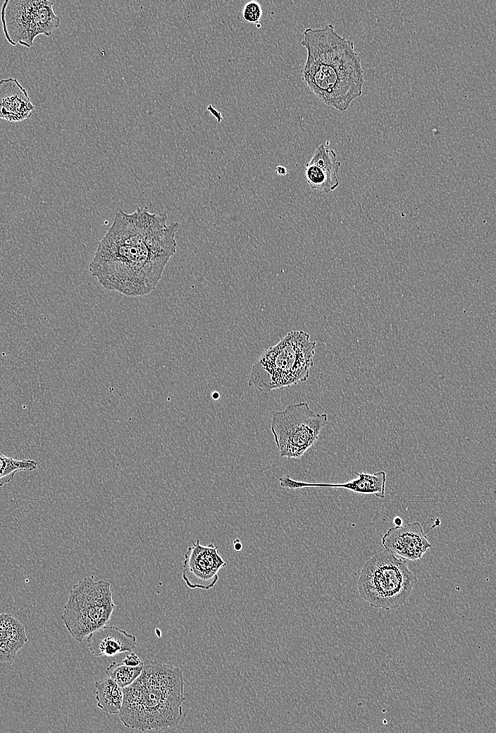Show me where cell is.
<instances>
[{"label": "cell", "instance_id": "10", "mask_svg": "<svg viewBox=\"0 0 496 733\" xmlns=\"http://www.w3.org/2000/svg\"><path fill=\"white\" fill-rule=\"evenodd\" d=\"M440 524V520L436 518L426 531L418 522L390 527L383 535L381 543L385 550L405 560H419L432 546L427 534Z\"/></svg>", "mask_w": 496, "mask_h": 733}, {"label": "cell", "instance_id": "11", "mask_svg": "<svg viewBox=\"0 0 496 733\" xmlns=\"http://www.w3.org/2000/svg\"><path fill=\"white\" fill-rule=\"evenodd\" d=\"M340 166L335 151L321 144L305 165L307 183L314 190L326 193L334 191L340 184L337 174Z\"/></svg>", "mask_w": 496, "mask_h": 733}, {"label": "cell", "instance_id": "7", "mask_svg": "<svg viewBox=\"0 0 496 733\" xmlns=\"http://www.w3.org/2000/svg\"><path fill=\"white\" fill-rule=\"evenodd\" d=\"M326 413L312 410L306 402L273 413L271 431L280 456L299 459L318 441L327 424Z\"/></svg>", "mask_w": 496, "mask_h": 733}, {"label": "cell", "instance_id": "24", "mask_svg": "<svg viewBox=\"0 0 496 733\" xmlns=\"http://www.w3.org/2000/svg\"><path fill=\"white\" fill-rule=\"evenodd\" d=\"M393 523L395 526H399L402 524V519L399 517H394Z\"/></svg>", "mask_w": 496, "mask_h": 733}, {"label": "cell", "instance_id": "14", "mask_svg": "<svg viewBox=\"0 0 496 733\" xmlns=\"http://www.w3.org/2000/svg\"><path fill=\"white\" fill-rule=\"evenodd\" d=\"M88 648L94 656H115L131 652L136 646V637L116 626H102L87 636Z\"/></svg>", "mask_w": 496, "mask_h": 733}, {"label": "cell", "instance_id": "19", "mask_svg": "<svg viewBox=\"0 0 496 733\" xmlns=\"http://www.w3.org/2000/svg\"><path fill=\"white\" fill-rule=\"evenodd\" d=\"M263 15L261 4L256 1H250L245 4L242 10L244 20L250 24L258 23Z\"/></svg>", "mask_w": 496, "mask_h": 733}, {"label": "cell", "instance_id": "3", "mask_svg": "<svg viewBox=\"0 0 496 733\" xmlns=\"http://www.w3.org/2000/svg\"><path fill=\"white\" fill-rule=\"evenodd\" d=\"M123 701L118 713L123 724L147 732L173 728L182 716L184 679L181 670L158 662L144 664L140 675L123 688Z\"/></svg>", "mask_w": 496, "mask_h": 733}, {"label": "cell", "instance_id": "8", "mask_svg": "<svg viewBox=\"0 0 496 733\" xmlns=\"http://www.w3.org/2000/svg\"><path fill=\"white\" fill-rule=\"evenodd\" d=\"M54 2L47 0H6L1 20L6 40L13 46L31 47L40 35L50 36L61 23Z\"/></svg>", "mask_w": 496, "mask_h": 733}, {"label": "cell", "instance_id": "6", "mask_svg": "<svg viewBox=\"0 0 496 733\" xmlns=\"http://www.w3.org/2000/svg\"><path fill=\"white\" fill-rule=\"evenodd\" d=\"M114 608L111 584L87 577L73 585L61 619L72 637L81 642L106 624Z\"/></svg>", "mask_w": 496, "mask_h": 733}, {"label": "cell", "instance_id": "5", "mask_svg": "<svg viewBox=\"0 0 496 733\" xmlns=\"http://www.w3.org/2000/svg\"><path fill=\"white\" fill-rule=\"evenodd\" d=\"M416 581L407 561L385 550L365 562L357 588L360 596L371 606L391 610L405 603Z\"/></svg>", "mask_w": 496, "mask_h": 733}, {"label": "cell", "instance_id": "2", "mask_svg": "<svg viewBox=\"0 0 496 733\" xmlns=\"http://www.w3.org/2000/svg\"><path fill=\"white\" fill-rule=\"evenodd\" d=\"M301 44L306 50L301 71L303 81L324 104L346 111L362 94L364 82L361 58L353 42L340 35L328 23L320 28H306Z\"/></svg>", "mask_w": 496, "mask_h": 733}, {"label": "cell", "instance_id": "1", "mask_svg": "<svg viewBox=\"0 0 496 733\" xmlns=\"http://www.w3.org/2000/svg\"><path fill=\"white\" fill-rule=\"evenodd\" d=\"M167 220L165 213L145 207L132 214L116 212L89 264L92 276L105 289L126 296L151 292L176 252L179 224Z\"/></svg>", "mask_w": 496, "mask_h": 733}, {"label": "cell", "instance_id": "21", "mask_svg": "<svg viewBox=\"0 0 496 733\" xmlns=\"http://www.w3.org/2000/svg\"><path fill=\"white\" fill-rule=\"evenodd\" d=\"M207 109L217 118L218 123L222 121V116L220 112L217 111L211 105H209Z\"/></svg>", "mask_w": 496, "mask_h": 733}, {"label": "cell", "instance_id": "15", "mask_svg": "<svg viewBox=\"0 0 496 733\" xmlns=\"http://www.w3.org/2000/svg\"><path fill=\"white\" fill-rule=\"evenodd\" d=\"M27 641L24 625L10 614H0V663L11 661Z\"/></svg>", "mask_w": 496, "mask_h": 733}, {"label": "cell", "instance_id": "12", "mask_svg": "<svg viewBox=\"0 0 496 733\" xmlns=\"http://www.w3.org/2000/svg\"><path fill=\"white\" fill-rule=\"evenodd\" d=\"M358 477L345 483H316L297 481L289 475L279 478L280 486L284 488L296 491L301 488H344L355 493L362 495H373L380 498H385L386 474L384 471H378L373 474L356 472Z\"/></svg>", "mask_w": 496, "mask_h": 733}, {"label": "cell", "instance_id": "9", "mask_svg": "<svg viewBox=\"0 0 496 733\" xmlns=\"http://www.w3.org/2000/svg\"><path fill=\"white\" fill-rule=\"evenodd\" d=\"M226 565L218 547L213 543L203 546L197 539L185 554L182 577L190 589L209 590L217 583L218 573Z\"/></svg>", "mask_w": 496, "mask_h": 733}, {"label": "cell", "instance_id": "22", "mask_svg": "<svg viewBox=\"0 0 496 733\" xmlns=\"http://www.w3.org/2000/svg\"><path fill=\"white\" fill-rule=\"evenodd\" d=\"M275 173L280 175H285L287 173L286 168L283 166H278L275 168Z\"/></svg>", "mask_w": 496, "mask_h": 733}, {"label": "cell", "instance_id": "17", "mask_svg": "<svg viewBox=\"0 0 496 733\" xmlns=\"http://www.w3.org/2000/svg\"><path fill=\"white\" fill-rule=\"evenodd\" d=\"M38 463L30 459L17 460L0 453V487L11 482L20 472L36 469Z\"/></svg>", "mask_w": 496, "mask_h": 733}, {"label": "cell", "instance_id": "23", "mask_svg": "<svg viewBox=\"0 0 496 733\" xmlns=\"http://www.w3.org/2000/svg\"><path fill=\"white\" fill-rule=\"evenodd\" d=\"M233 545H234V549L236 551H240L242 550V543H241V541H240V540L239 538H237L236 540L234 541Z\"/></svg>", "mask_w": 496, "mask_h": 733}, {"label": "cell", "instance_id": "18", "mask_svg": "<svg viewBox=\"0 0 496 733\" xmlns=\"http://www.w3.org/2000/svg\"><path fill=\"white\" fill-rule=\"evenodd\" d=\"M144 664L131 667L123 662H113L106 669V674L113 679L120 687L125 688L131 684L140 675Z\"/></svg>", "mask_w": 496, "mask_h": 733}, {"label": "cell", "instance_id": "25", "mask_svg": "<svg viewBox=\"0 0 496 733\" xmlns=\"http://www.w3.org/2000/svg\"><path fill=\"white\" fill-rule=\"evenodd\" d=\"M219 396H220V395H219V393H218V392H214V393H213L212 394V397H213V398L214 400H218V399L219 398Z\"/></svg>", "mask_w": 496, "mask_h": 733}, {"label": "cell", "instance_id": "16", "mask_svg": "<svg viewBox=\"0 0 496 733\" xmlns=\"http://www.w3.org/2000/svg\"><path fill=\"white\" fill-rule=\"evenodd\" d=\"M94 686L97 706L107 713L118 715L123 701V688L109 677L96 681Z\"/></svg>", "mask_w": 496, "mask_h": 733}, {"label": "cell", "instance_id": "4", "mask_svg": "<svg viewBox=\"0 0 496 733\" xmlns=\"http://www.w3.org/2000/svg\"><path fill=\"white\" fill-rule=\"evenodd\" d=\"M316 342L304 331L288 332L253 364L248 385L264 393L306 382L314 364Z\"/></svg>", "mask_w": 496, "mask_h": 733}, {"label": "cell", "instance_id": "13", "mask_svg": "<svg viewBox=\"0 0 496 733\" xmlns=\"http://www.w3.org/2000/svg\"><path fill=\"white\" fill-rule=\"evenodd\" d=\"M34 109L27 90L16 78L0 80V120L20 122L30 118Z\"/></svg>", "mask_w": 496, "mask_h": 733}, {"label": "cell", "instance_id": "20", "mask_svg": "<svg viewBox=\"0 0 496 733\" xmlns=\"http://www.w3.org/2000/svg\"><path fill=\"white\" fill-rule=\"evenodd\" d=\"M122 662L125 665L131 667H137L144 664L142 659L135 653H131L126 655Z\"/></svg>", "mask_w": 496, "mask_h": 733}]
</instances>
